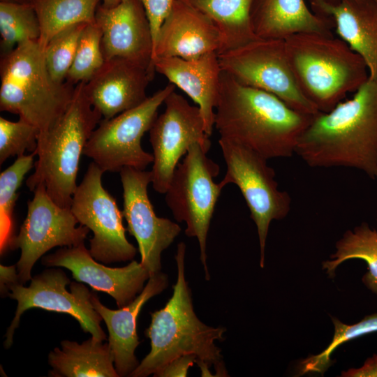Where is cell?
Listing matches in <instances>:
<instances>
[{
	"label": "cell",
	"mask_w": 377,
	"mask_h": 377,
	"mask_svg": "<svg viewBox=\"0 0 377 377\" xmlns=\"http://www.w3.org/2000/svg\"><path fill=\"white\" fill-rule=\"evenodd\" d=\"M295 154L312 168H355L377 180V82L369 79L350 99L313 115Z\"/></svg>",
	"instance_id": "cell-1"
},
{
	"label": "cell",
	"mask_w": 377,
	"mask_h": 377,
	"mask_svg": "<svg viewBox=\"0 0 377 377\" xmlns=\"http://www.w3.org/2000/svg\"><path fill=\"white\" fill-rule=\"evenodd\" d=\"M313 116L221 73L214 117L220 138L239 143L267 160L290 157Z\"/></svg>",
	"instance_id": "cell-2"
},
{
	"label": "cell",
	"mask_w": 377,
	"mask_h": 377,
	"mask_svg": "<svg viewBox=\"0 0 377 377\" xmlns=\"http://www.w3.org/2000/svg\"><path fill=\"white\" fill-rule=\"evenodd\" d=\"M185 243L179 242L175 255L177 278L172 295L163 308L151 312V323L145 330L151 350L130 376L155 374L172 360L186 354L195 355L197 360L213 365L219 376H227L221 349L215 344L216 341L224 340L226 329L207 325L197 317L185 279Z\"/></svg>",
	"instance_id": "cell-3"
},
{
	"label": "cell",
	"mask_w": 377,
	"mask_h": 377,
	"mask_svg": "<svg viewBox=\"0 0 377 377\" xmlns=\"http://www.w3.org/2000/svg\"><path fill=\"white\" fill-rule=\"evenodd\" d=\"M285 44L300 89L320 112L333 109L369 80L364 59L333 34H297Z\"/></svg>",
	"instance_id": "cell-4"
},
{
	"label": "cell",
	"mask_w": 377,
	"mask_h": 377,
	"mask_svg": "<svg viewBox=\"0 0 377 377\" xmlns=\"http://www.w3.org/2000/svg\"><path fill=\"white\" fill-rule=\"evenodd\" d=\"M85 82L75 85L73 100L66 112L46 132L40 134L34 172L26 184L30 191L43 183L52 200L69 207L77 188L80 161L92 132L101 119L84 90Z\"/></svg>",
	"instance_id": "cell-5"
},
{
	"label": "cell",
	"mask_w": 377,
	"mask_h": 377,
	"mask_svg": "<svg viewBox=\"0 0 377 377\" xmlns=\"http://www.w3.org/2000/svg\"><path fill=\"white\" fill-rule=\"evenodd\" d=\"M0 77L1 111L19 115L40 134L59 120L73 98L75 86L58 83L50 75L38 40L20 43L1 57Z\"/></svg>",
	"instance_id": "cell-6"
},
{
	"label": "cell",
	"mask_w": 377,
	"mask_h": 377,
	"mask_svg": "<svg viewBox=\"0 0 377 377\" xmlns=\"http://www.w3.org/2000/svg\"><path fill=\"white\" fill-rule=\"evenodd\" d=\"M208 151L199 142L190 146L182 163L177 165L166 192L165 202L178 222H185V235L196 237L200 259L205 279L209 280L207 265V237L217 200L223 187L216 183L220 168L207 157Z\"/></svg>",
	"instance_id": "cell-7"
},
{
	"label": "cell",
	"mask_w": 377,
	"mask_h": 377,
	"mask_svg": "<svg viewBox=\"0 0 377 377\" xmlns=\"http://www.w3.org/2000/svg\"><path fill=\"white\" fill-rule=\"evenodd\" d=\"M219 145L226 165V174L219 183L223 188L234 184L241 191L257 227L263 268L270 223L288 215L291 198L286 191L279 190L275 171L267 164V159L230 140L219 138Z\"/></svg>",
	"instance_id": "cell-8"
},
{
	"label": "cell",
	"mask_w": 377,
	"mask_h": 377,
	"mask_svg": "<svg viewBox=\"0 0 377 377\" xmlns=\"http://www.w3.org/2000/svg\"><path fill=\"white\" fill-rule=\"evenodd\" d=\"M175 87L170 83L138 106L102 119L87 141L83 155L91 158L104 172H119L124 167L145 170L153 163L141 139L157 117L158 108Z\"/></svg>",
	"instance_id": "cell-9"
},
{
	"label": "cell",
	"mask_w": 377,
	"mask_h": 377,
	"mask_svg": "<svg viewBox=\"0 0 377 377\" xmlns=\"http://www.w3.org/2000/svg\"><path fill=\"white\" fill-rule=\"evenodd\" d=\"M218 56L222 71L239 83L270 93L300 112H320L298 87L285 40L258 38Z\"/></svg>",
	"instance_id": "cell-10"
},
{
	"label": "cell",
	"mask_w": 377,
	"mask_h": 377,
	"mask_svg": "<svg viewBox=\"0 0 377 377\" xmlns=\"http://www.w3.org/2000/svg\"><path fill=\"white\" fill-rule=\"evenodd\" d=\"M105 172L91 162L73 194L71 209L78 223L93 232L89 251L105 264L131 260L136 248L126 239L123 213L102 185Z\"/></svg>",
	"instance_id": "cell-11"
},
{
	"label": "cell",
	"mask_w": 377,
	"mask_h": 377,
	"mask_svg": "<svg viewBox=\"0 0 377 377\" xmlns=\"http://www.w3.org/2000/svg\"><path fill=\"white\" fill-rule=\"evenodd\" d=\"M10 290L11 293H8L7 296L15 300L17 306L6 333V348H9L13 343L14 332L22 313L33 308L71 315L91 337L101 341L106 339L100 325L102 317L92 304V293L81 282L71 283L62 269H45L34 276L28 287L18 282L12 285Z\"/></svg>",
	"instance_id": "cell-12"
},
{
	"label": "cell",
	"mask_w": 377,
	"mask_h": 377,
	"mask_svg": "<svg viewBox=\"0 0 377 377\" xmlns=\"http://www.w3.org/2000/svg\"><path fill=\"white\" fill-rule=\"evenodd\" d=\"M34 193L33 199L28 202L27 217L8 248L21 250L17 269L22 284L31 280L34 265L47 251L55 246H77L84 242L90 231L86 226H76L79 223L71 208L54 202L43 183Z\"/></svg>",
	"instance_id": "cell-13"
},
{
	"label": "cell",
	"mask_w": 377,
	"mask_h": 377,
	"mask_svg": "<svg viewBox=\"0 0 377 377\" xmlns=\"http://www.w3.org/2000/svg\"><path fill=\"white\" fill-rule=\"evenodd\" d=\"M164 112L157 116L149 131L153 149L152 187L165 194L180 158L195 142L209 151V135L198 106L191 105L175 91L165 98Z\"/></svg>",
	"instance_id": "cell-14"
},
{
	"label": "cell",
	"mask_w": 377,
	"mask_h": 377,
	"mask_svg": "<svg viewBox=\"0 0 377 377\" xmlns=\"http://www.w3.org/2000/svg\"><path fill=\"white\" fill-rule=\"evenodd\" d=\"M123 187V216L127 230L138 244L140 263L150 275L161 272V253L179 235L180 226L158 217L147 193L152 182L151 171L124 167L119 171Z\"/></svg>",
	"instance_id": "cell-15"
},
{
	"label": "cell",
	"mask_w": 377,
	"mask_h": 377,
	"mask_svg": "<svg viewBox=\"0 0 377 377\" xmlns=\"http://www.w3.org/2000/svg\"><path fill=\"white\" fill-rule=\"evenodd\" d=\"M96 24L102 31L105 60L122 58L144 68L154 77V43L151 29L141 0H126L105 8L98 6Z\"/></svg>",
	"instance_id": "cell-16"
},
{
	"label": "cell",
	"mask_w": 377,
	"mask_h": 377,
	"mask_svg": "<svg viewBox=\"0 0 377 377\" xmlns=\"http://www.w3.org/2000/svg\"><path fill=\"white\" fill-rule=\"evenodd\" d=\"M41 262L47 267L69 269L74 279L89 285L94 290L106 293L119 308L130 304L141 293L150 276L148 270L135 260L122 267H109L98 263L84 242L61 247L43 257Z\"/></svg>",
	"instance_id": "cell-17"
},
{
	"label": "cell",
	"mask_w": 377,
	"mask_h": 377,
	"mask_svg": "<svg viewBox=\"0 0 377 377\" xmlns=\"http://www.w3.org/2000/svg\"><path fill=\"white\" fill-rule=\"evenodd\" d=\"M220 47L219 31L209 17L188 2L175 0L154 43L152 63L156 58L218 54Z\"/></svg>",
	"instance_id": "cell-18"
},
{
	"label": "cell",
	"mask_w": 377,
	"mask_h": 377,
	"mask_svg": "<svg viewBox=\"0 0 377 377\" xmlns=\"http://www.w3.org/2000/svg\"><path fill=\"white\" fill-rule=\"evenodd\" d=\"M153 79L144 68L122 58L105 61L84 85L85 93L103 119H111L142 103Z\"/></svg>",
	"instance_id": "cell-19"
},
{
	"label": "cell",
	"mask_w": 377,
	"mask_h": 377,
	"mask_svg": "<svg viewBox=\"0 0 377 377\" xmlns=\"http://www.w3.org/2000/svg\"><path fill=\"white\" fill-rule=\"evenodd\" d=\"M156 72L184 91L202 114L205 132L209 136L214 126L222 70L217 52H209L195 59L156 58L153 61Z\"/></svg>",
	"instance_id": "cell-20"
},
{
	"label": "cell",
	"mask_w": 377,
	"mask_h": 377,
	"mask_svg": "<svg viewBox=\"0 0 377 377\" xmlns=\"http://www.w3.org/2000/svg\"><path fill=\"white\" fill-rule=\"evenodd\" d=\"M311 10L330 17L339 38L364 61L369 79L377 82V5L373 0H309Z\"/></svg>",
	"instance_id": "cell-21"
},
{
	"label": "cell",
	"mask_w": 377,
	"mask_h": 377,
	"mask_svg": "<svg viewBox=\"0 0 377 377\" xmlns=\"http://www.w3.org/2000/svg\"><path fill=\"white\" fill-rule=\"evenodd\" d=\"M168 286V276L158 272L150 275L141 293L128 305L112 310L104 306L92 293L94 309L104 320L109 333L108 344L114 356V365L119 376H130L139 364L135 350L140 341L137 320L144 304L163 292Z\"/></svg>",
	"instance_id": "cell-22"
},
{
	"label": "cell",
	"mask_w": 377,
	"mask_h": 377,
	"mask_svg": "<svg viewBox=\"0 0 377 377\" xmlns=\"http://www.w3.org/2000/svg\"><path fill=\"white\" fill-rule=\"evenodd\" d=\"M253 32L260 38L281 39L302 33L333 34L331 18L320 15L304 0H253Z\"/></svg>",
	"instance_id": "cell-23"
},
{
	"label": "cell",
	"mask_w": 377,
	"mask_h": 377,
	"mask_svg": "<svg viewBox=\"0 0 377 377\" xmlns=\"http://www.w3.org/2000/svg\"><path fill=\"white\" fill-rule=\"evenodd\" d=\"M61 348H55L48 355L54 377H118L114 356L108 343L93 337L79 344L64 340Z\"/></svg>",
	"instance_id": "cell-24"
},
{
	"label": "cell",
	"mask_w": 377,
	"mask_h": 377,
	"mask_svg": "<svg viewBox=\"0 0 377 377\" xmlns=\"http://www.w3.org/2000/svg\"><path fill=\"white\" fill-rule=\"evenodd\" d=\"M205 14L216 27L221 39L218 54L258 38L251 10L253 0H184Z\"/></svg>",
	"instance_id": "cell-25"
},
{
	"label": "cell",
	"mask_w": 377,
	"mask_h": 377,
	"mask_svg": "<svg viewBox=\"0 0 377 377\" xmlns=\"http://www.w3.org/2000/svg\"><path fill=\"white\" fill-rule=\"evenodd\" d=\"M101 0H30L39 20L38 43L43 50L64 29L79 23H94Z\"/></svg>",
	"instance_id": "cell-26"
},
{
	"label": "cell",
	"mask_w": 377,
	"mask_h": 377,
	"mask_svg": "<svg viewBox=\"0 0 377 377\" xmlns=\"http://www.w3.org/2000/svg\"><path fill=\"white\" fill-rule=\"evenodd\" d=\"M336 253L331 256L332 260L323 262V267L330 277L334 276L336 268L348 259L364 260L368 265V272L362 281L366 287L377 295V231L367 223H362L347 230L336 243Z\"/></svg>",
	"instance_id": "cell-27"
},
{
	"label": "cell",
	"mask_w": 377,
	"mask_h": 377,
	"mask_svg": "<svg viewBox=\"0 0 377 377\" xmlns=\"http://www.w3.org/2000/svg\"><path fill=\"white\" fill-rule=\"evenodd\" d=\"M0 34L1 57L20 43L38 40L40 23L32 4L0 1Z\"/></svg>",
	"instance_id": "cell-28"
},
{
	"label": "cell",
	"mask_w": 377,
	"mask_h": 377,
	"mask_svg": "<svg viewBox=\"0 0 377 377\" xmlns=\"http://www.w3.org/2000/svg\"><path fill=\"white\" fill-rule=\"evenodd\" d=\"M36 152L17 156L16 161L0 174V251L9 248L13 238V211L19 196L17 192L26 174L34 167Z\"/></svg>",
	"instance_id": "cell-29"
},
{
	"label": "cell",
	"mask_w": 377,
	"mask_h": 377,
	"mask_svg": "<svg viewBox=\"0 0 377 377\" xmlns=\"http://www.w3.org/2000/svg\"><path fill=\"white\" fill-rule=\"evenodd\" d=\"M102 31L94 23L84 28L77 47L73 62L68 72L66 81L76 85L89 82L105 63L101 48Z\"/></svg>",
	"instance_id": "cell-30"
},
{
	"label": "cell",
	"mask_w": 377,
	"mask_h": 377,
	"mask_svg": "<svg viewBox=\"0 0 377 377\" xmlns=\"http://www.w3.org/2000/svg\"><path fill=\"white\" fill-rule=\"evenodd\" d=\"M332 320L334 326V334L331 343L320 353L311 355L299 364L300 375L311 372L323 375L334 362L330 356L338 346L348 341L377 332V313L368 315L353 325L344 324L337 318H332Z\"/></svg>",
	"instance_id": "cell-31"
},
{
	"label": "cell",
	"mask_w": 377,
	"mask_h": 377,
	"mask_svg": "<svg viewBox=\"0 0 377 377\" xmlns=\"http://www.w3.org/2000/svg\"><path fill=\"white\" fill-rule=\"evenodd\" d=\"M87 24L89 23L75 24L64 29L51 38L45 48L46 66L55 82H66L80 35Z\"/></svg>",
	"instance_id": "cell-32"
},
{
	"label": "cell",
	"mask_w": 377,
	"mask_h": 377,
	"mask_svg": "<svg viewBox=\"0 0 377 377\" xmlns=\"http://www.w3.org/2000/svg\"><path fill=\"white\" fill-rule=\"evenodd\" d=\"M40 131L30 123L19 119L11 121L0 117V163L10 156L35 152Z\"/></svg>",
	"instance_id": "cell-33"
},
{
	"label": "cell",
	"mask_w": 377,
	"mask_h": 377,
	"mask_svg": "<svg viewBox=\"0 0 377 377\" xmlns=\"http://www.w3.org/2000/svg\"><path fill=\"white\" fill-rule=\"evenodd\" d=\"M175 0H141L150 23L153 43L156 41L160 28L168 15Z\"/></svg>",
	"instance_id": "cell-34"
},
{
	"label": "cell",
	"mask_w": 377,
	"mask_h": 377,
	"mask_svg": "<svg viewBox=\"0 0 377 377\" xmlns=\"http://www.w3.org/2000/svg\"><path fill=\"white\" fill-rule=\"evenodd\" d=\"M197 357L193 354H186L177 357L157 371L156 377H174L187 376L188 370L196 362Z\"/></svg>",
	"instance_id": "cell-35"
},
{
	"label": "cell",
	"mask_w": 377,
	"mask_h": 377,
	"mask_svg": "<svg viewBox=\"0 0 377 377\" xmlns=\"http://www.w3.org/2000/svg\"><path fill=\"white\" fill-rule=\"evenodd\" d=\"M343 377H377V354L366 360L364 364L357 369L351 368L342 371Z\"/></svg>",
	"instance_id": "cell-36"
},
{
	"label": "cell",
	"mask_w": 377,
	"mask_h": 377,
	"mask_svg": "<svg viewBox=\"0 0 377 377\" xmlns=\"http://www.w3.org/2000/svg\"><path fill=\"white\" fill-rule=\"evenodd\" d=\"M0 286L1 295L8 294V290L10 287L16 283H20L17 269L15 265L0 266Z\"/></svg>",
	"instance_id": "cell-37"
},
{
	"label": "cell",
	"mask_w": 377,
	"mask_h": 377,
	"mask_svg": "<svg viewBox=\"0 0 377 377\" xmlns=\"http://www.w3.org/2000/svg\"><path fill=\"white\" fill-rule=\"evenodd\" d=\"M126 0H102V6L105 8H112L114 7L121 3L124 2Z\"/></svg>",
	"instance_id": "cell-38"
},
{
	"label": "cell",
	"mask_w": 377,
	"mask_h": 377,
	"mask_svg": "<svg viewBox=\"0 0 377 377\" xmlns=\"http://www.w3.org/2000/svg\"><path fill=\"white\" fill-rule=\"evenodd\" d=\"M1 1L15 2V3H27L30 0H0Z\"/></svg>",
	"instance_id": "cell-39"
},
{
	"label": "cell",
	"mask_w": 377,
	"mask_h": 377,
	"mask_svg": "<svg viewBox=\"0 0 377 377\" xmlns=\"http://www.w3.org/2000/svg\"><path fill=\"white\" fill-rule=\"evenodd\" d=\"M324 1H327V2L333 3V2H337V1H338L339 0H324Z\"/></svg>",
	"instance_id": "cell-40"
},
{
	"label": "cell",
	"mask_w": 377,
	"mask_h": 377,
	"mask_svg": "<svg viewBox=\"0 0 377 377\" xmlns=\"http://www.w3.org/2000/svg\"><path fill=\"white\" fill-rule=\"evenodd\" d=\"M377 5V0H373Z\"/></svg>",
	"instance_id": "cell-41"
}]
</instances>
